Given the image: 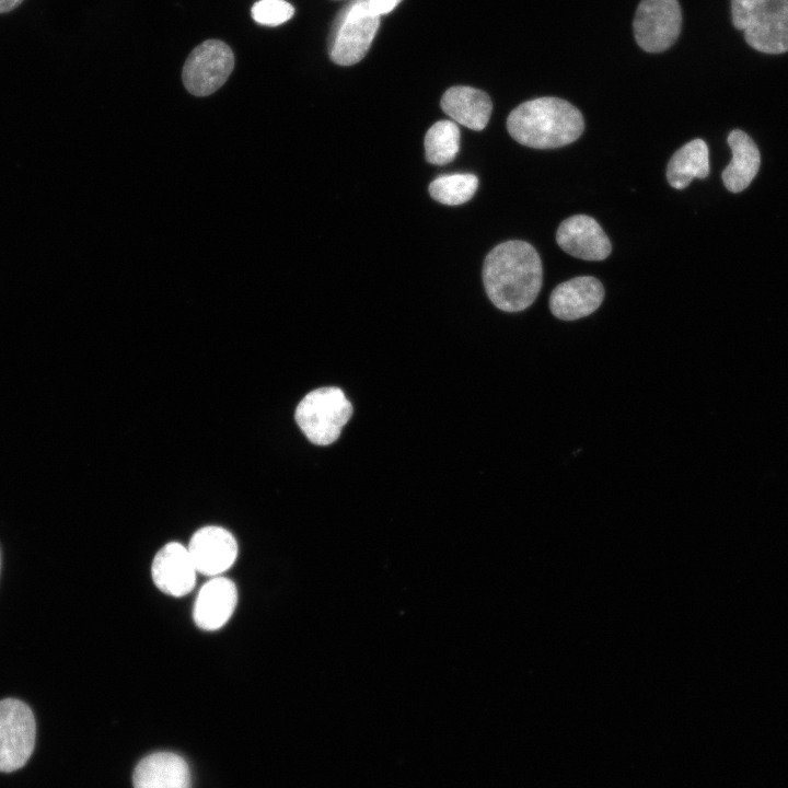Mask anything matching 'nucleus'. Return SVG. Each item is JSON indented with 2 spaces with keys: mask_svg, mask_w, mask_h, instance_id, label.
<instances>
[{
  "mask_svg": "<svg viewBox=\"0 0 788 788\" xmlns=\"http://www.w3.org/2000/svg\"><path fill=\"white\" fill-rule=\"evenodd\" d=\"M426 160L436 165H443L452 160L460 148V129L454 121L440 120L434 123L425 136Z\"/></svg>",
  "mask_w": 788,
  "mask_h": 788,
  "instance_id": "obj_18",
  "label": "nucleus"
},
{
  "mask_svg": "<svg viewBox=\"0 0 788 788\" xmlns=\"http://www.w3.org/2000/svg\"><path fill=\"white\" fill-rule=\"evenodd\" d=\"M251 14L258 24L277 26L292 18L294 8L285 0H259L253 4Z\"/></svg>",
  "mask_w": 788,
  "mask_h": 788,
  "instance_id": "obj_20",
  "label": "nucleus"
},
{
  "mask_svg": "<svg viewBox=\"0 0 788 788\" xmlns=\"http://www.w3.org/2000/svg\"><path fill=\"white\" fill-rule=\"evenodd\" d=\"M23 0H0V13H5L16 8Z\"/></svg>",
  "mask_w": 788,
  "mask_h": 788,
  "instance_id": "obj_22",
  "label": "nucleus"
},
{
  "mask_svg": "<svg viewBox=\"0 0 788 788\" xmlns=\"http://www.w3.org/2000/svg\"><path fill=\"white\" fill-rule=\"evenodd\" d=\"M732 23L753 49L788 51V0H731Z\"/></svg>",
  "mask_w": 788,
  "mask_h": 788,
  "instance_id": "obj_3",
  "label": "nucleus"
},
{
  "mask_svg": "<svg viewBox=\"0 0 788 788\" xmlns=\"http://www.w3.org/2000/svg\"><path fill=\"white\" fill-rule=\"evenodd\" d=\"M478 187V178L473 174L442 175L429 185L430 196L444 205H461L468 201Z\"/></svg>",
  "mask_w": 788,
  "mask_h": 788,
  "instance_id": "obj_19",
  "label": "nucleus"
},
{
  "mask_svg": "<svg viewBox=\"0 0 788 788\" xmlns=\"http://www.w3.org/2000/svg\"><path fill=\"white\" fill-rule=\"evenodd\" d=\"M36 723L31 708L15 698L0 700V772L23 767L31 757Z\"/></svg>",
  "mask_w": 788,
  "mask_h": 788,
  "instance_id": "obj_6",
  "label": "nucleus"
},
{
  "mask_svg": "<svg viewBox=\"0 0 788 788\" xmlns=\"http://www.w3.org/2000/svg\"><path fill=\"white\" fill-rule=\"evenodd\" d=\"M234 68L232 49L223 42L208 39L187 57L182 72L186 90L195 96H207L221 88Z\"/></svg>",
  "mask_w": 788,
  "mask_h": 788,
  "instance_id": "obj_7",
  "label": "nucleus"
},
{
  "mask_svg": "<svg viewBox=\"0 0 788 788\" xmlns=\"http://www.w3.org/2000/svg\"><path fill=\"white\" fill-rule=\"evenodd\" d=\"M135 788H190L188 764L178 754L155 752L142 758L132 775Z\"/></svg>",
  "mask_w": 788,
  "mask_h": 788,
  "instance_id": "obj_14",
  "label": "nucleus"
},
{
  "mask_svg": "<svg viewBox=\"0 0 788 788\" xmlns=\"http://www.w3.org/2000/svg\"><path fill=\"white\" fill-rule=\"evenodd\" d=\"M682 12L677 0H641L634 18L637 44L648 53H661L677 39Z\"/></svg>",
  "mask_w": 788,
  "mask_h": 788,
  "instance_id": "obj_8",
  "label": "nucleus"
},
{
  "mask_svg": "<svg viewBox=\"0 0 788 788\" xmlns=\"http://www.w3.org/2000/svg\"><path fill=\"white\" fill-rule=\"evenodd\" d=\"M709 174V151L702 139H694L671 157L667 167L669 184L675 189L687 187L694 178Z\"/></svg>",
  "mask_w": 788,
  "mask_h": 788,
  "instance_id": "obj_17",
  "label": "nucleus"
},
{
  "mask_svg": "<svg viewBox=\"0 0 788 788\" xmlns=\"http://www.w3.org/2000/svg\"><path fill=\"white\" fill-rule=\"evenodd\" d=\"M402 0H371L373 10L381 16L391 12Z\"/></svg>",
  "mask_w": 788,
  "mask_h": 788,
  "instance_id": "obj_21",
  "label": "nucleus"
},
{
  "mask_svg": "<svg viewBox=\"0 0 788 788\" xmlns=\"http://www.w3.org/2000/svg\"><path fill=\"white\" fill-rule=\"evenodd\" d=\"M440 104L443 112L454 121L476 131L486 127L493 109L487 93L463 85L448 89Z\"/></svg>",
  "mask_w": 788,
  "mask_h": 788,
  "instance_id": "obj_15",
  "label": "nucleus"
},
{
  "mask_svg": "<svg viewBox=\"0 0 788 788\" xmlns=\"http://www.w3.org/2000/svg\"><path fill=\"white\" fill-rule=\"evenodd\" d=\"M236 604L234 582L222 576L212 577L201 587L195 600V624L204 630H217L230 619Z\"/></svg>",
  "mask_w": 788,
  "mask_h": 788,
  "instance_id": "obj_13",
  "label": "nucleus"
},
{
  "mask_svg": "<svg viewBox=\"0 0 788 788\" xmlns=\"http://www.w3.org/2000/svg\"><path fill=\"white\" fill-rule=\"evenodd\" d=\"M197 573L187 546L177 542L160 548L151 565L155 587L172 596L188 594L195 587Z\"/></svg>",
  "mask_w": 788,
  "mask_h": 788,
  "instance_id": "obj_10",
  "label": "nucleus"
},
{
  "mask_svg": "<svg viewBox=\"0 0 788 788\" xmlns=\"http://www.w3.org/2000/svg\"><path fill=\"white\" fill-rule=\"evenodd\" d=\"M352 415L351 403L336 386L308 393L298 404L294 418L305 437L316 445L335 442Z\"/></svg>",
  "mask_w": 788,
  "mask_h": 788,
  "instance_id": "obj_4",
  "label": "nucleus"
},
{
  "mask_svg": "<svg viewBox=\"0 0 788 788\" xmlns=\"http://www.w3.org/2000/svg\"><path fill=\"white\" fill-rule=\"evenodd\" d=\"M380 25L371 0H351L336 16L328 38L331 59L340 66L359 62L368 53Z\"/></svg>",
  "mask_w": 788,
  "mask_h": 788,
  "instance_id": "obj_5",
  "label": "nucleus"
},
{
  "mask_svg": "<svg viewBox=\"0 0 788 788\" xmlns=\"http://www.w3.org/2000/svg\"><path fill=\"white\" fill-rule=\"evenodd\" d=\"M604 294V288L596 278L575 277L555 287L549 297V310L559 320H579L595 312Z\"/></svg>",
  "mask_w": 788,
  "mask_h": 788,
  "instance_id": "obj_11",
  "label": "nucleus"
},
{
  "mask_svg": "<svg viewBox=\"0 0 788 788\" xmlns=\"http://www.w3.org/2000/svg\"><path fill=\"white\" fill-rule=\"evenodd\" d=\"M507 129L523 146L554 149L577 140L584 129V121L569 102L544 96L517 106L507 118Z\"/></svg>",
  "mask_w": 788,
  "mask_h": 788,
  "instance_id": "obj_2",
  "label": "nucleus"
},
{
  "mask_svg": "<svg viewBox=\"0 0 788 788\" xmlns=\"http://www.w3.org/2000/svg\"><path fill=\"white\" fill-rule=\"evenodd\" d=\"M198 573L210 578L221 576L237 557L235 537L221 526L209 525L199 529L187 546Z\"/></svg>",
  "mask_w": 788,
  "mask_h": 788,
  "instance_id": "obj_9",
  "label": "nucleus"
},
{
  "mask_svg": "<svg viewBox=\"0 0 788 788\" xmlns=\"http://www.w3.org/2000/svg\"><path fill=\"white\" fill-rule=\"evenodd\" d=\"M483 282L493 304L505 312H520L537 298L543 282L540 255L519 240L495 246L486 256Z\"/></svg>",
  "mask_w": 788,
  "mask_h": 788,
  "instance_id": "obj_1",
  "label": "nucleus"
},
{
  "mask_svg": "<svg viewBox=\"0 0 788 788\" xmlns=\"http://www.w3.org/2000/svg\"><path fill=\"white\" fill-rule=\"evenodd\" d=\"M556 241L563 251L584 260H603L612 251L601 225L586 215L565 219L557 229Z\"/></svg>",
  "mask_w": 788,
  "mask_h": 788,
  "instance_id": "obj_12",
  "label": "nucleus"
},
{
  "mask_svg": "<svg viewBox=\"0 0 788 788\" xmlns=\"http://www.w3.org/2000/svg\"><path fill=\"white\" fill-rule=\"evenodd\" d=\"M728 144L732 151V160L722 172V181L727 189L740 193L757 174L761 155L754 141L741 130L730 132Z\"/></svg>",
  "mask_w": 788,
  "mask_h": 788,
  "instance_id": "obj_16",
  "label": "nucleus"
}]
</instances>
